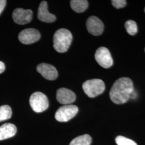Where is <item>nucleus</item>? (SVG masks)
<instances>
[{
  "label": "nucleus",
  "instance_id": "f257e3e1",
  "mask_svg": "<svg viewBox=\"0 0 145 145\" xmlns=\"http://www.w3.org/2000/svg\"><path fill=\"white\" fill-rule=\"evenodd\" d=\"M132 81L128 78L118 79L113 84L110 91V97L115 104H121L129 100L134 90Z\"/></svg>",
  "mask_w": 145,
  "mask_h": 145
},
{
  "label": "nucleus",
  "instance_id": "f03ea898",
  "mask_svg": "<svg viewBox=\"0 0 145 145\" xmlns=\"http://www.w3.org/2000/svg\"><path fill=\"white\" fill-rule=\"evenodd\" d=\"M71 32L66 29H60L53 36V47L59 53L67 51L72 41Z\"/></svg>",
  "mask_w": 145,
  "mask_h": 145
},
{
  "label": "nucleus",
  "instance_id": "7ed1b4c3",
  "mask_svg": "<svg viewBox=\"0 0 145 145\" xmlns=\"http://www.w3.org/2000/svg\"><path fill=\"white\" fill-rule=\"evenodd\" d=\"M82 88L88 97L93 98L103 93L105 87L104 82L102 80L91 79L84 82Z\"/></svg>",
  "mask_w": 145,
  "mask_h": 145
},
{
  "label": "nucleus",
  "instance_id": "20e7f679",
  "mask_svg": "<svg viewBox=\"0 0 145 145\" xmlns=\"http://www.w3.org/2000/svg\"><path fill=\"white\" fill-rule=\"evenodd\" d=\"M30 104L35 112L40 113L47 109L49 106V102L46 96L44 93L38 91L31 95L30 98Z\"/></svg>",
  "mask_w": 145,
  "mask_h": 145
},
{
  "label": "nucleus",
  "instance_id": "39448f33",
  "mask_svg": "<svg viewBox=\"0 0 145 145\" xmlns=\"http://www.w3.org/2000/svg\"><path fill=\"white\" fill-rule=\"evenodd\" d=\"M78 106L74 105H65L57 109L55 118L60 122H66L72 119L78 114Z\"/></svg>",
  "mask_w": 145,
  "mask_h": 145
},
{
  "label": "nucleus",
  "instance_id": "423d86ee",
  "mask_svg": "<svg viewBox=\"0 0 145 145\" xmlns=\"http://www.w3.org/2000/svg\"><path fill=\"white\" fill-rule=\"evenodd\" d=\"M95 57L99 65L105 68L111 67L113 65V59L109 50L104 47L99 48L95 53Z\"/></svg>",
  "mask_w": 145,
  "mask_h": 145
},
{
  "label": "nucleus",
  "instance_id": "0eeeda50",
  "mask_svg": "<svg viewBox=\"0 0 145 145\" xmlns=\"http://www.w3.org/2000/svg\"><path fill=\"white\" fill-rule=\"evenodd\" d=\"M40 37V33L38 30L29 28L21 31L18 35V39L22 44L29 45L38 41Z\"/></svg>",
  "mask_w": 145,
  "mask_h": 145
},
{
  "label": "nucleus",
  "instance_id": "6e6552de",
  "mask_svg": "<svg viewBox=\"0 0 145 145\" xmlns=\"http://www.w3.org/2000/svg\"><path fill=\"white\" fill-rule=\"evenodd\" d=\"M32 11L30 9L17 8L12 12V18L16 23L24 25L29 23L32 19Z\"/></svg>",
  "mask_w": 145,
  "mask_h": 145
},
{
  "label": "nucleus",
  "instance_id": "1a4fd4ad",
  "mask_svg": "<svg viewBox=\"0 0 145 145\" xmlns=\"http://www.w3.org/2000/svg\"><path fill=\"white\" fill-rule=\"evenodd\" d=\"M86 26L88 32L93 36H99L103 32V23L96 16H90L88 18Z\"/></svg>",
  "mask_w": 145,
  "mask_h": 145
},
{
  "label": "nucleus",
  "instance_id": "9d476101",
  "mask_svg": "<svg viewBox=\"0 0 145 145\" xmlns=\"http://www.w3.org/2000/svg\"><path fill=\"white\" fill-rule=\"evenodd\" d=\"M38 72L47 80H54L57 78L58 72L57 69L50 64L42 63L37 67Z\"/></svg>",
  "mask_w": 145,
  "mask_h": 145
},
{
  "label": "nucleus",
  "instance_id": "9b49d317",
  "mask_svg": "<svg viewBox=\"0 0 145 145\" xmlns=\"http://www.w3.org/2000/svg\"><path fill=\"white\" fill-rule=\"evenodd\" d=\"M57 99L60 103L64 105H70L76 99L75 93L67 88L59 89L57 92Z\"/></svg>",
  "mask_w": 145,
  "mask_h": 145
},
{
  "label": "nucleus",
  "instance_id": "f8f14e48",
  "mask_svg": "<svg viewBox=\"0 0 145 145\" xmlns=\"http://www.w3.org/2000/svg\"><path fill=\"white\" fill-rule=\"evenodd\" d=\"M47 3L43 1L40 3L38 7V18L40 21L46 23H52L56 20V17L53 14L50 13L48 11Z\"/></svg>",
  "mask_w": 145,
  "mask_h": 145
},
{
  "label": "nucleus",
  "instance_id": "ddd939ff",
  "mask_svg": "<svg viewBox=\"0 0 145 145\" xmlns=\"http://www.w3.org/2000/svg\"><path fill=\"white\" fill-rule=\"evenodd\" d=\"M17 128L15 125L5 123L0 126V140H3L14 137L16 133Z\"/></svg>",
  "mask_w": 145,
  "mask_h": 145
},
{
  "label": "nucleus",
  "instance_id": "4468645a",
  "mask_svg": "<svg viewBox=\"0 0 145 145\" xmlns=\"http://www.w3.org/2000/svg\"><path fill=\"white\" fill-rule=\"evenodd\" d=\"M70 3L72 10L78 13L83 12L88 7V2L87 0H72Z\"/></svg>",
  "mask_w": 145,
  "mask_h": 145
},
{
  "label": "nucleus",
  "instance_id": "2eb2a0df",
  "mask_svg": "<svg viewBox=\"0 0 145 145\" xmlns=\"http://www.w3.org/2000/svg\"><path fill=\"white\" fill-rule=\"evenodd\" d=\"M91 141V137L89 135H82L74 139L69 145H90Z\"/></svg>",
  "mask_w": 145,
  "mask_h": 145
},
{
  "label": "nucleus",
  "instance_id": "dca6fc26",
  "mask_svg": "<svg viewBox=\"0 0 145 145\" xmlns=\"http://www.w3.org/2000/svg\"><path fill=\"white\" fill-rule=\"evenodd\" d=\"M12 115V111L9 105H5L0 106V121L10 119Z\"/></svg>",
  "mask_w": 145,
  "mask_h": 145
},
{
  "label": "nucleus",
  "instance_id": "f3484780",
  "mask_svg": "<svg viewBox=\"0 0 145 145\" xmlns=\"http://www.w3.org/2000/svg\"><path fill=\"white\" fill-rule=\"evenodd\" d=\"M125 26L127 33L131 36H134L138 32V26L134 21L129 20L127 21L125 24Z\"/></svg>",
  "mask_w": 145,
  "mask_h": 145
},
{
  "label": "nucleus",
  "instance_id": "a211bd4d",
  "mask_svg": "<svg viewBox=\"0 0 145 145\" xmlns=\"http://www.w3.org/2000/svg\"><path fill=\"white\" fill-rule=\"evenodd\" d=\"M116 142L117 145H138L133 140L121 135H119L116 138Z\"/></svg>",
  "mask_w": 145,
  "mask_h": 145
},
{
  "label": "nucleus",
  "instance_id": "6ab92c4d",
  "mask_svg": "<svg viewBox=\"0 0 145 145\" xmlns=\"http://www.w3.org/2000/svg\"><path fill=\"white\" fill-rule=\"evenodd\" d=\"M111 2L113 6L117 9L124 8L126 5V1L125 0H112Z\"/></svg>",
  "mask_w": 145,
  "mask_h": 145
},
{
  "label": "nucleus",
  "instance_id": "aec40b11",
  "mask_svg": "<svg viewBox=\"0 0 145 145\" xmlns=\"http://www.w3.org/2000/svg\"><path fill=\"white\" fill-rule=\"evenodd\" d=\"M6 3L5 0H0V15L5 8Z\"/></svg>",
  "mask_w": 145,
  "mask_h": 145
},
{
  "label": "nucleus",
  "instance_id": "412c9836",
  "mask_svg": "<svg viewBox=\"0 0 145 145\" xmlns=\"http://www.w3.org/2000/svg\"><path fill=\"white\" fill-rule=\"evenodd\" d=\"M5 65L2 61H0V74L2 73L5 70Z\"/></svg>",
  "mask_w": 145,
  "mask_h": 145
},
{
  "label": "nucleus",
  "instance_id": "4be33fe9",
  "mask_svg": "<svg viewBox=\"0 0 145 145\" xmlns=\"http://www.w3.org/2000/svg\"></svg>",
  "mask_w": 145,
  "mask_h": 145
},
{
  "label": "nucleus",
  "instance_id": "5701e85b",
  "mask_svg": "<svg viewBox=\"0 0 145 145\" xmlns=\"http://www.w3.org/2000/svg\"></svg>",
  "mask_w": 145,
  "mask_h": 145
}]
</instances>
